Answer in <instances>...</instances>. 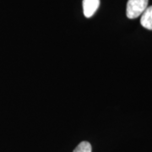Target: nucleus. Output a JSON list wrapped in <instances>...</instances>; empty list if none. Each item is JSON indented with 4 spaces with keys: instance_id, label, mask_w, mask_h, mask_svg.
I'll return each mask as SVG.
<instances>
[{
    "instance_id": "nucleus-1",
    "label": "nucleus",
    "mask_w": 152,
    "mask_h": 152,
    "mask_svg": "<svg viewBox=\"0 0 152 152\" xmlns=\"http://www.w3.org/2000/svg\"><path fill=\"white\" fill-rule=\"evenodd\" d=\"M149 0H129L126 15L129 19H136L146 10Z\"/></svg>"
},
{
    "instance_id": "nucleus-4",
    "label": "nucleus",
    "mask_w": 152,
    "mask_h": 152,
    "mask_svg": "<svg viewBox=\"0 0 152 152\" xmlns=\"http://www.w3.org/2000/svg\"><path fill=\"white\" fill-rule=\"evenodd\" d=\"M91 145L87 141H82L79 144L73 152H91Z\"/></svg>"
},
{
    "instance_id": "nucleus-3",
    "label": "nucleus",
    "mask_w": 152,
    "mask_h": 152,
    "mask_svg": "<svg viewBox=\"0 0 152 152\" xmlns=\"http://www.w3.org/2000/svg\"><path fill=\"white\" fill-rule=\"evenodd\" d=\"M140 23L143 27L148 30H152V6L147 7L146 10L143 12Z\"/></svg>"
},
{
    "instance_id": "nucleus-2",
    "label": "nucleus",
    "mask_w": 152,
    "mask_h": 152,
    "mask_svg": "<svg viewBox=\"0 0 152 152\" xmlns=\"http://www.w3.org/2000/svg\"><path fill=\"white\" fill-rule=\"evenodd\" d=\"M100 0H83V10L86 18H91L97 10Z\"/></svg>"
}]
</instances>
